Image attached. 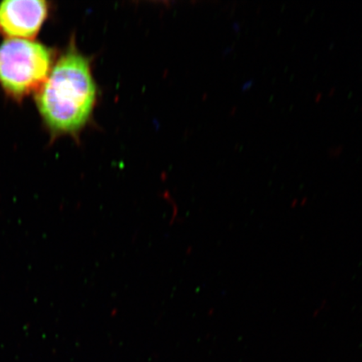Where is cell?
Returning <instances> with one entry per match:
<instances>
[{
  "instance_id": "7a4b0ae2",
  "label": "cell",
  "mask_w": 362,
  "mask_h": 362,
  "mask_svg": "<svg viewBox=\"0 0 362 362\" xmlns=\"http://www.w3.org/2000/svg\"><path fill=\"white\" fill-rule=\"evenodd\" d=\"M52 53L45 45L8 39L0 47V83L16 100L42 87L51 74Z\"/></svg>"
},
{
  "instance_id": "6da1fadb",
  "label": "cell",
  "mask_w": 362,
  "mask_h": 362,
  "mask_svg": "<svg viewBox=\"0 0 362 362\" xmlns=\"http://www.w3.org/2000/svg\"><path fill=\"white\" fill-rule=\"evenodd\" d=\"M35 99L52 133H78L92 115L97 99L88 58L71 47L36 92Z\"/></svg>"
},
{
  "instance_id": "3957f363",
  "label": "cell",
  "mask_w": 362,
  "mask_h": 362,
  "mask_svg": "<svg viewBox=\"0 0 362 362\" xmlns=\"http://www.w3.org/2000/svg\"><path fill=\"white\" fill-rule=\"evenodd\" d=\"M47 13L43 0H6L0 4V30L11 39H34Z\"/></svg>"
}]
</instances>
